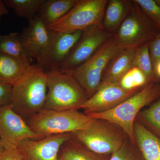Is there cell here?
Returning a JSON list of instances; mask_svg holds the SVG:
<instances>
[{
    "instance_id": "24",
    "label": "cell",
    "mask_w": 160,
    "mask_h": 160,
    "mask_svg": "<svg viewBox=\"0 0 160 160\" xmlns=\"http://www.w3.org/2000/svg\"><path fill=\"white\" fill-rule=\"evenodd\" d=\"M149 42L138 47L135 55L132 67L135 66L141 69L146 74L149 82H157L158 78L155 74L152 63Z\"/></svg>"
},
{
    "instance_id": "2",
    "label": "cell",
    "mask_w": 160,
    "mask_h": 160,
    "mask_svg": "<svg viewBox=\"0 0 160 160\" xmlns=\"http://www.w3.org/2000/svg\"><path fill=\"white\" fill-rule=\"evenodd\" d=\"M160 96V85L157 82H149L139 91L114 109L87 115L93 118L114 123L123 129L132 142L136 143L133 126L137 116L144 106L149 105Z\"/></svg>"
},
{
    "instance_id": "10",
    "label": "cell",
    "mask_w": 160,
    "mask_h": 160,
    "mask_svg": "<svg viewBox=\"0 0 160 160\" xmlns=\"http://www.w3.org/2000/svg\"><path fill=\"white\" fill-rule=\"evenodd\" d=\"M44 138L32 131L11 105L0 106V138L4 149L18 148L25 139L38 140Z\"/></svg>"
},
{
    "instance_id": "27",
    "label": "cell",
    "mask_w": 160,
    "mask_h": 160,
    "mask_svg": "<svg viewBox=\"0 0 160 160\" xmlns=\"http://www.w3.org/2000/svg\"><path fill=\"white\" fill-rule=\"evenodd\" d=\"M156 29L160 30V6L153 0H134Z\"/></svg>"
},
{
    "instance_id": "23",
    "label": "cell",
    "mask_w": 160,
    "mask_h": 160,
    "mask_svg": "<svg viewBox=\"0 0 160 160\" xmlns=\"http://www.w3.org/2000/svg\"><path fill=\"white\" fill-rule=\"evenodd\" d=\"M136 120L160 139V99L140 111Z\"/></svg>"
},
{
    "instance_id": "3",
    "label": "cell",
    "mask_w": 160,
    "mask_h": 160,
    "mask_svg": "<svg viewBox=\"0 0 160 160\" xmlns=\"http://www.w3.org/2000/svg\"><path fill=\"white\" fill-rule=\"evenodd\" d=\"M93 120L78 110L57 111L42 109L26 122L35 133L46 137L87 129Z\"/></svg>"
},
{
    "instance_id": "6",
    "label": "cell",
    "mask_w": 160,
    "mask_h": 160,
    "mask_svg": "<svg viewBox=\"0 0 160 160\" xmlns=\"http://www.w3.org/2000/svg\"><path fill=\"white\" fill-rule=\"evenodd\" d=\"M122 48L112 35L91 57L69 73L82 87L89 98L97 91L108 64Z\"/></svg>"
},
{
    "instance_id": "33",
    "label": "cell",
    "mask_w": 160,
    "mask_h": 160,
    "mask_svg": "<svg viewBox=\"0 0 160 160\" xmlns=\"http://www.w3.org/2000/svg\"><path fill=\"white\" fill-rule=\"evenodd\" d=\"M4 147L2 145V143L1 142V138H0V153H2L3 151H4Z\"/></svg>"
},
{
    "instance_id": "15",
    "label": "cell",
    "mask_w": 160,
    "mask_h": 160,
    "mask_svg": "<svg viewBox=\"0 0 160 160\" xmlns=\"http://www.w3.org/2000/svg\"><path fill=\"white\" fill-rule=\"evenodd\" d=\"M138 47L122 48L110 61L103 74L101 84L118 82L132 67V62Z\"/></svg>"
},
{
    "instance_id": "35",
    "label": "cell",
    "mask_w": 160,
    "mask_h": 160,
    "mask_svg": "<svg viewBox=\"0 0 160 160\" xmlns=\"http://www.w3.org/2000/svg\"><path fill=\"white\" fill-rule=\"evenodd\" d=\"M1 18H2V17H0V23H1Z\"/></svg>"
},
{
    "instance_id": "28",
    "label": "cell",
    "mask_w": 160,
    "mask_h": 160,
    "mask_svg": "<svg viewBox=\"0 0 160 160\" xmlns=\"http://www.w3.org/2000/svg\"><path fill=\"white\" fill-rule=\"evenodd\" d=\"M149 52L152 66L160 60V33L149 42Z\"/></svg>"
},
{
    "instance_id": "1",
    "label": "cell",
    "mask_w": 160,
    "mask_h": 160,
    "mask_svg": "<svg viewBox=\"0 0 160 160\" xmlns=\"http://www.w3.org/2000/svg\"><path fill=\"white\" fill-rule=\"evenodd\" d=\"M47 91V74L37 64L26 68L12 86V109L25 121L43 109Z\"/></svg>"
},
{
    "instance_id": "11",
    "label": "cell",
    "mask_w": 160,
    "mask_h": 160,
    "mask_svg": "<svg viewBox=\"0 0 160 160\" xmlns=\"http://www.w3.org/2000/svg\"><path fill=\"white\" fill-rule=\"evenodd\" d=\"M112 35L102 26H93L82 30L78 42L60 71L70 73L86 62Z\"/></svg>"
},
{
    "instance_id": "13",
    "label": "cell",
    "mask_w": 160,
    "mask_h": 160,
    "mask_svg": "<svg viewBox=\"0 0 160 160\" xmlns=\"http://www.w3.org/2000/svg\"><path fill=\"white\" fill-rule=\"evenodd\" d=\"M72 137V133L52 135L41 140L25 139L18 147L23 160H60L58 155L63 144Z\"/></svg>"
},
{
    "instance_id": "22",
    "label": "cell",
    "mask_w": 160,
    "mask_h": 160,
    "mask_svg": "<svg viewBox=\"0 0 160 160\" xmlns=\"http://www.w3.org/2000/svg\"><path fill=\"white\" fill-rule=\"evenodd\" d=\"M45 0H4L7 7L11 8L19 17L28 22L37 15Z\"/></svg>"
},
{
    "instance_id": "14",
    "label": "cell",
    "mask_w": 160,
    "mask_h": 160,
    "mask_svg": "<svg viewBox=\"0 0 160 160\" xmlns=\"http://www.w3.org/2000/svg\"><path fill=\"white\" fill-rule=\"evenodd\" d=\"M50 30L37 15L29 21L28 26L20 34L21 43L30 58H37L49 41Z\"/></svg>"
},
{
    "instance_id": "7",
    "label": "cell",
    "mask_w": 160,
    "mask_h": 160,
    "mask_svg": "<svg viewBox=\"0 0 160 160\" xmlns=\"http://www.w3.org/2000/svg\"><path fill=\"white\" fill-rule=\"evenodd\" d=\"M107 0H78L62 18L48 29L51 31L72 33L93 26H102Z\"/></svg>"
},
{
    "instance_id": "12",
    "label": "cell",
    "mask_w": 160,
    "mask_h": 160,
    "mask_svg": "<svg viewBox=\"0 0 160 160\" xmlns=\"http://www.w3.org/2000/svg\"><path fill=\"white\" fill-rule=\"evenodd\" d=\"M142 89L127 90L122 88L118 82L102 84L96 93L78 109H83L86 114L109 111Z\"/></svg>"
},
{
    "instance_id": "17",
    "label": "cell",
    "mask_w": 160,
    "mask_h": 160,
    "mask_svg": "<svg viewBox=\"0 0 160 160\" xmlns=\"http://www.w3.org/2000/svg\"><path fill=\"white\" fill-rule=\"evenodd\" d=\"M131 1L125 0L108 1L102 25L106 31H117L129 12L131 6Z\"/></svg>"
},
{
    "instance_id": "5",
    "label": "cell",
    "mask_w": 160,
    "mask_h": 160,
    "mask_svg": "<svg viewBox=\"0 0 160 160\" xmlns=\"http://www.w3.org/2000/svg\"><path fill=\"white\" fill-rule=\"evenodd\" d=\"M73 137L97 154L110 156L124 143L127 135L114 123L94 118L89 128L72 133Z\"/></svg>"
},
{
    "instance_id": "25",
    "label": "cell",
    "mask_w": 160,
    "mask_h": 160,
    "mask_svg": "<svg viewBox=\"0 0 160 160\" xmlns=\"http://www.w3.org/2000/svg\"><path fill=\"white\" fill-rule=\"evenodd\" d=\"M118 82L123 89L132 90L142 89L149 82L146 74L141 69L133 66L123 76Z\"/></svg>"
},
{
    "instance_id": "16",
    "label": "cell",
    "mask_w": 160,
    "mask_h": 160,
    "mask_svg": "<svg viewBox=\"0 0 160 160\" xmlns=\"http://www.w3.org/2000/svg\"><path fill=\"white\" fill-rule=\"evenodd\" d=\"M136 144L145 160H160V139L136 120L133 126Z\"/></svg>"
},
{
    "instance_id": "30",
    "label": "cell",
    "mask_w": 160,
    "mask_h": 160,
    "mask_svg": "<svg viewBox=\"0 0 160 160\" xmlns=\"http://www.w3.org/2000/svg\"><path fill=\"white\" fill-rule=\"evenodd\" d=\"M0 160H23L22 156L18 147L5 149L0 153Z\"/></svg>"
},
{
    "instance_id": "4",
    "label": "cell",
    "mask_w": 160,
    "mask_h": 160,
    "mask_svg": "<svg viewBox=\"0 0 160 160\" xmlns=\"http://www.w3.org/2000/svg\"><path fill=\"white\" fill-rule=\"evenodd\" d=\"M47 74L48 91L43 109L78 110L89 99L86 91L70 73L59 70Z\"/></svg>"
},
{
    "instance_id": "31",
    "label": "cell",
    "mask_w": 160,
    "mask_h": 160,
    "mask_svg": "<svg viewBox=\"0 0 160 160\" xmlns=\"http://www.w3.org/2000/svg\"><path fill=\"white\" fill-rule=\"evenodd\" d=\"M7 6L5 5L3 1L0 0V17L3 15L8 14L9 11L7 9Z\"/></svg>"
},
{
    "instance_id": "20",
    "label": "cell",
    "mask_w": 160,
    "mask_h": 160,
    "mask_svg": "<svg viewBox=\"0 0 160 160\" xmlns=\"http://www.w3.org/2000/svg\"><path fill=\"white\" fill-rule=\"evenodd\" d=\"M28 66L20 60L0 52V82L13 86Z\"/></svg>"
},
{
    "instance_id": "34",
    "label": "cell",
    "mask_w": 160,
    "mask_h": 160,
    "mask_svg": "<svg viewBox=\"0 0 160 160\" xmlns=\"http://www.w3.org/2000/svg\"><path fill=\"white\" fill-rule=\"evenodd\" d=\"M155 1L157 3H158L160 6V0H155Z\"/></svg>"
},
{
    "instance_id": "26",
    "label": "cell",
    "mask_w": 160,
    "mask_h": 160,
    "mask_svg": "<svg viewBox=\"0 0 160 160\" xmlns=\"http://www.w3.org/2000/svg\"><path fill=\"white\" fill-rule=\"evenodd\" d=\"M108 160H145L136 143L127 137L119 149L109 157Z\"/></svg>"
},
{
    "instance_id": "29",
    "label": "cell",
    "mask_w": 160,
    "mask_h": 160,
    "mask_svg": "<svg viewBox=\"0 0 160 160\" xmlns=\"http://www.w3.org/2000/svg\"><path fill=\"white\" fill-rule=\"evenodd\" d=\"M12 86L0 82V106L10 105Z\"/></svg>"
},
{
    "instance_id": "19",
    "label": "cell",
    "mask_w": 160,
    "mask_h": 160,
    "mask_svg": "<svg viewBox=\"0 0 160 160\" xmlns=\"http://www.w3.org/2000/svg\"><path fill=\"white\" fill-rule=\"evenodd\" d=\"M58 156L60 160H108L110 156H104L95 153L72 136L60 148Z\"/></svg>"
},
{
    "instance_id": "32",
    "label": "cell",
    "mask_w": 160,
    "mask_h": 160,
    "mask_svg": "<svg viewBox=\"0 0 160 160\" xmlns=\"http://www.w3.org/2000/svg\"><path fill=\"white\" fill-rule=\"evenodd\" d=\"M155 74L158 78H160V60L153 67Z\"/></svg>"
},
{
    "instance_id": "21",
    "label": "cell",
    "mask_w": 160,
    "mask_h": 160,
    "mask_svg": "<svg viewBox=\"0 0 160 160\" xmlns=\"http://www.w3.org/2000/svg\"><path fill=\"white\" fill-rule=\"evenodd\" d=\"M0 52L13 57L29 66L33 60L26 54L20 38V33L11 32L8 35L0 34Z\"/></svg>"
},
{
    "instance_id": "8",
    "label": "cell",
    "mask_w": 160,
    "mask_h": 160,
    "mask_svg": "<svg viewBox=\"0 0 160 160\" xmlns=\"http://www.w3.org/2000/svg\"><path fill=\"white\" fill-rule=\"evenodd\" d=\"M156 29L139 6L132 1L129 12L114 35L122 48L139 47L153 39Z\"/></svg>"
},
{
    "instance_id": "18",
    "label": "cell",
    "mask_w": 160,
    "mask_h": 160,
    "mask_svg": "<svg viewBox=\"0 0 160 160\" xmlns=\"http://www.w3.org/2000/svg\"><path fill=\"white\" fill-rule=\"evenodd\" d=\"M78 2V0H45L37 15L48 28L67 14Z\"/></svg>"
},
{
    "instance_id": "9",
    "label": "cell",
    "mask_w": 160,
    "mask_h": 160,
    "mask_svg": "<svg viewBox=\"0 0 160 160\" xmlns=\"http://www.w3.org/2000/svg\"><path fill=\"white\" fill-rule=\"evenodd\" d=\"M82 32V30L64 33L50 30L49 41L37 58V64L46 73L60 70L78 42Z\"/></svg>"
}]
</instances>
